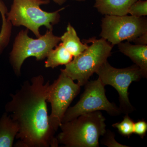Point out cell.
<instances>
[{"mask_svg":"<svg viewBox=\"0 0 147 147\" xmlns=\"http://www.w3.org/2000/svg\"><path fill=\"white\" fill-rule=\"evenodd\" d=\"M73 58L60 42L48 53L45 61V67L54 68L59 65H65L69 63Z\"/></svg>","mask_w":147,"mask_h":147,"instance_id":"cell-14","label":"cell"},{"mask_svg":"<svg viewBox=\"0 0 147 147\" xmlns=\"http://www.w3.org/2000/svg\"><path fill=\"white\" fill-rule=\"evenodd\" d=\"M101 144L108 147H129L128 146L120 144L115 139V133L109 129H106L105 134L102 136Z\"/></svg>","mask_w":147,"mask_h":147,"instance_id":"cell-18","label":"cell"},{"mask_svg":"<svg viewBox=\"0 0 147 147\" xmlns=\"http://www.w3.org/2000/svg\"><path fill=\"white\" fill-rule=\"evenodd\" d=\"M105 119L100 111L83 114L61 124L56 137L59 144L67 147H98L106 130Z\"/></svg>","mask_w":147,"mask_h":147,"instance_id":"cell-2","label":"cell"},{"mask_svg":"<svg viewBox=\"0 0 147 147\" xmlns=\"http://www.w3.org/2000/svg\"><path fill=\"white\" fill-rule=\"evenodd\" d=\"M84 41L90 45L83 53L74 57L65 68L61 69L74 81L76 80L81 87L86 84L90 77L107 61L113 47L102 38H92Z\"/></svg>","mask_w":147,"mask_h":147,"instance_id":"cell-4","label":"cell"},{"mask_svg":"<svg viewBox=\"0 0 147 147\" xmlns=\"http://www.w3.org/2000/svg\"><path fill=\"white\" fill-rule=\"evenodd\" d=\"M53 1L57 4L61 5L66 2L67 0H53Z\"/></svg>","mask_w":147,"mask_h":147,"instance_id":"cell-21","label":"cell"},{"mask_svg":"<svg viewBox=\"0 0 147 147\" xmlns=\"http://www.w3.org/2000/svg\"><path fill=\"white\" fill-rule=\"evenodd\" d=\"M131 42L138 45H147V32L137 37Z\"/></svg>","mask_w":147,"mask_h":147,"instance_id":"cell-20","label":"cell"},{"mask_svg":"<svg viewBox=\"0 0 147 147\" xmlns=\"http://www.w3.org/2000/svg\"><path fill=\"white\" fill-rule=\"evenodd\" d=\"M96 73L105 86L110 85L117 90L121 113L129 115L132 113L134 108L129 101L128 90L132 82H139L144 78L139 67L134 64L125 68H117L107 61Z\"/></svg>","mask_w":147,"mask_h":147,"instance_id":"cell-7","label":"cell"},{"mask_svg":"<svg viewBox=\"0 0 147 147\" xmlns=\"http://www.w3.org/2000/svg\"><path fill=\"white\" fill-rule=\"evenodd\" d=\"M100 36L113 46L124 41L131 42L147 32V19L145 16L137 17L105 15L101 20Z\"/></svg>","mask_w":147,"mask_h":147,"instance_id":"cell-9","label":"cell"},{"mask_svg":"<svg viewBox=\"0 0 147 147\" xmlns=\"http://www.w3.org/2000/svg\"><path fill=\"white\" fill-rule=\"evenodd\" d=\"M94 7L104 15L123 16L128 14L130 6L138 0H94Z\"/></svg>","mask_w":147,"mask_h":147,"instance_id":"cell-11","label":"cell"},{"mask_svg":"<svg viewBox=\"0 0 147 147\" xmlns=\"http://www.w3.org/2000/svg\"><path fill=\"white\" fill-rule=\"evenodd\" d=\"M49 0H13L10 10L6 13L7 19L16 27L24 26L39 37V29L44 26L47 30H53L54 25L60 21V12L64 7L54 12L42 10L40 6L48 4Z\"/></svg>","mask_w":147,"mask_h":147,"instance_id":"cell-3","label":"cell"},{"mask_svg":"<svg viewBox=\"0 0 147 147\" xmlns=\"http://www.w3.org/2000/svg\"><path fill=\"white\" fill-rule=\"evenodd\" d=\"M119 51L139 67L144 78L147 77V45L133 44L128 41L118 44Z\"/></svg>","mask_w":147,"mask_h":147,"instance_id":"cell-10","label":"cell"},{"mask_svg":"<svg viewBox=\"0 0 147 147\" xmlns=\"http://www.w3.org/2000/svg\"><path fill=\"white\" fill-rule=\"evenodd\" d=\"M73 1H76L78 2H83L85 1H86V0H73Z\"/></svg>","mask_w":147,"mask_h":147,"instance_id":"cell-22","label":"cell"},{"mask_svg":"<svg viewBox=\"0 0 147 147\" xmlns=\"http://www.w3.org/2000/svg\"><path fill=\"white\" fill-rule=\"evenodd\" d=\"M19 131L18 123L5 112L0 118V147H12Z\"/></svg>","mask_w":147,"mask_h":147,"instance_id":"cell-12","label":"cell"},{"mask_svg":"<svg viewBox=\"0 0 147 147\" xmlns=\"http://www.w3.org/2000/svg\"><path fill=\"white\" fill-rule=\"evenodd\" d=\"M63 71L47 88L46 100L51 106L49 116L50 126L56 132L59 128L64 115L74 98L78 95L81 86Z\"/></svg>","mask_w":147,"mask_h":147,"instance_id":"cell-8","label":"cell"},{"mask_svg":"<svg viewBox=\"0 0 147 147\" xmlns=\"http://www.w3.org/2000/svg\"><path fill=\"white\" fill-rule=\"evenodd\" d=\"M60 38L61 43L73 57L81 54L88 47V43L81 41L76 30L70 24H68L66 31Z\"/></svg>","mask_w":147,"mask_h":147,"instance_id":"cell-13","label":"cell"},{"mask_svg":"<svg viewBox=\"0 0 147 147\" xmlns=\"http://www.w3.org/2000/svg\"><path fill=\"white\" fill-rule=\"evenodd\" d=\"M53 31L47 30L45 34L36 39L29 37L28 29L18 33L9 56L11 65L17 76L21 75V67L26 59L34 57L37 61L43 60L61 42L60 37L54 35Z\"/></svg>","mask_w":147,"mask_h":147,"instance_id":"cell-5","label":"cell"},{"mask_svg":"<svg viewBox=\"0 0 147 147\" xmlns=\"http://www.w3.org/2000/svg\"><path fill=\"white\" fill-rule=\"evenodd\" d=\"M84 86L85 90L80 100L73 107L68 108L62 123L72 120L83 114L96 111H105L112 116L121 114L119 108L108 100L105 95V86L99 78L88 81Z\"/></svg>","mask_w":147,"mask_h":147,"instance_id":"cell-6","label":"cell"},{"mask_svg":"<svg viewBox=\"0 0 147 147\" xmlns=\"http://www.w3.org/2000/svg\"><path fill=\"white\" fill-rule=\"evenodd\" d=\"M128 14L137 17L147 16V0H138L133 3L129 8Z\"/></svg>","mask_w":147,"mask_h":147,"instance_id":"cell-17","label":"cell"},{"mask_svg":"<svg viewBox=\"0 0 147 147\" xmlns=\"http://www.w3.org/2000/svg\"><path fill=\"white\" fill-rule=\"evenodd\" d=\"M134 121L126 114L123 120L120 122L113 124L112 126L117 129L119 133L123 137L129 138L133 133Z\"/></svg>","mask_w":147,"mask_h":147,"instance_id":"cell-16","label":"cell"},{"mask_svg":"<svg viewBox=\"0 0 147 147\" xmlns=\"http://www.w3.org/2000/svg\"><path fill=\"white\" fill-rule=\"evenodd\" d=\"M49 82L41 75L26 81L6 103L5 112L18 123L19 131L14 145L21 147H57L55 131L49 121L47 92Z\"/></svg>","mask_w":147,"mask_h":147,"instance_id":"cell-1","label":"cell"},{"mask_svg":"<svg viewBox=\"0 0 147 147\" xmlns=\"http://www.w3.org/2000/svg\"><path fill=\"white\" fill-rule=\"evenodd\" d=\"M6 7L2 1H0V13L1 16V29L0 31V55L8 45L11 35L12 25L7 19L6 13L7 12Z\"/></svg>","mask_w":147,"mask_h":147,"instance_id":"cell-15","label":"cell"},{"mask_svg":"<svg viewBox=\"0 0 147 147\" xmlns=\"http://www.w3.org/2000/svg\"><path fill=\"white\" fill-rule=\"evenodd\" d=\"M147 131V123L144 120H140L134 123L133 133L143 139L146 136Z\"/></svg>","mask_w":147,"mask_h":147,"instance_id":"cell-19","label":"cell"}]
</instances>
